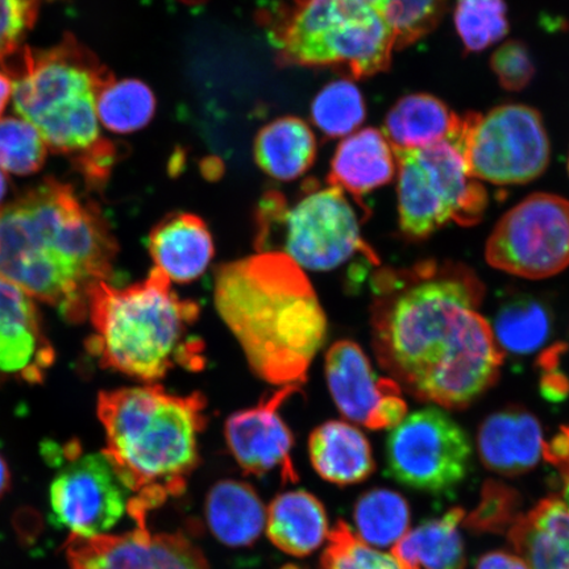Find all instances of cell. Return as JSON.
Masks as SVG:
<instances>
[{"instance_id":"1","label":"cell","mask_w":569,"mask_h":569,"mask_svg":"<svg viewBox=\"0 0 569 569\" xmlns=\"http://www.w3.org/2000/svg\"><path fill=\"white\" fill-rule=\"evenodd\" d=\"M373 288L375 353L401 389L461 410L495 386L503 353L478 310L486 290L471 269L433 261L386 269Z\"/></svg>"},{"instance_id":"2","label":"cell","mask_w":569,"mask_h":569,"mask_svg":"<svg viewBox=\"0 0 569 569\" xmlns=\"http://www.w3.org/2000/svg\"><path fill=\"white\" fill-rule=\"evenodd\" d=\"M117 256L102 210L56 178L0 210V276L71 323L88 317L90 291L110 281Z\"/></svg>"},{"instance_id":"3","label":"cell","mask_w":569,"mask_h":569,"mask_svg":"<svg viewBox=\"0 0 569 569\" xmlns=\"http://www.w3.org/2000/svg\"><path fill=\"white\" fill-rule=\"evenodd\" d=\"M213 300L252 371L276 387H301L322 348L327 319L303 269L258 252L220 266Z\"/></svg>"},{"instance_id":"4","label":"cell","mask_w":569,"mask_h":569,"mask_svg":"<svg viewBox=\"0 0 569 569\" xmlns=\"http://www.w3.org/2000/svg\"><path fill=\"white\" fill-rule=\"evenodd\" d=\"M206 405L199 391L177 396L156 383L99 393L103 455L132 495L127 511L134 523L147 525L149 511L187 489L208 422Z\"/></svg>"},{"instance_id":"5","label":"cell","mask_w":569,"mask_h":569,"mask_svg":"<svg viewBox=\"0 0 569 569\" xmlns=\"http://www.w3.org/2000/svg\"><path fill=\"white\" fill-rule=\"evenodd\" d=\"M3 67L16 78L19 116L54 153L68 156L90 187H102L118 159L117 146L102 138L97 112L111 71L70 33L52 48L23 47Z\"/></svg>"},{"instance_id":"6","label":"cell","mask_w":569,"mask_h":569,"mask_svg":"<svg viewBox=\"0 0 569 569\" xmlns=\"http://www.w3.org/2000/svg\"><path fill=\"white\" fill-rule=\"evenodd\" d=\"M160 269L126 288L109 281L90 291L88 351L106 369L142 382L163 379L176 367H201V341L189 340L199 305L182 300Z\"/></svg>"},{"instance_id":"7","label":"cell","mask_w":569,"mask_h":569,"mask_svg":"<svg viewBox=\"0 0 569 569\" xmlns=\"http://www.w3.org/2000/svg\"><path fill=\"white\" fill-rule=\"evenodd\" d=\"M269 19L281 66L343 68L356 80L390 67L396 36L365 0H293Z\"/></svg>"},{"instance_id":"8","label":"cell","mask_w":569,"mask_h":569,"mask_svg":"<svg viewBox=\"0 0 569 569\" xmlns=\"http://www.w3.org/2000/svg\"><path fill=\"white\" fill-rule=\"evenodd\" d=\"M254 247L258 252L287 254L312 272H330L359 254L379 262L361 237L360 217L347 193L316 180L306 181L295 201L267 191L256 211Z\"/></svg>"},{"instance_id":"9","label":"cell","mask_w":569,"mask_h":569,"mask_svg":"<svg viewBox=\"0 0 569 569\" xmlns=\"http://www.w3.org/2000/svg\"><path fill=\"white\" fill-rule=\"evenodd\" d=\"M398 216L410 239H425L450 222L478 223L487 209L486 188L468 173L451 141L395 151Z\"/></svg>"},{"instance_id":"10","label":"cell","mask_w":569,"mask_h":569,"mask_svg":"<svg viewBox=\"0 0 569 569\" xmlns=\"http://www.w3.org/2000/svg\"><path fill=\"white\" fill-rule=\"evenodd\" d=\"M451 142L475 180L495 184L531 182L550 162L543 119L529 106L505 104L487 116L468 112Z\"/></svg>"},{"instance_id":"11","label":"cell","mask_w":569,"mask_h":569,"mask_svg":"<svg viewBox=\"0 0 569 569\" xmlns=\"http://www.w3.org/2000/svg\"><path fill=\"white\" fill-rule=\"evenodd\" d=\"M472 446L467 432L439 407L411 412L387 440L388 472L396 481L445 493L467 478Z\"/></svg>"},{"instance_id":"12","label":"cell","mask_w":569,"mask_h":569,"mask_svg":"<svg viewBox=\"0 0 569 569\" xmlns=\"http://www.w3.org/2000/svg\"><path fill=\"white\" fill-rule=\"evenodd\" d=\"M490 267L528 280L569 267V201L555 194L525 198L497 223L486 247Z\"/></svg>"},{"instance_id":"13","label":"cell","mask_w":569,"mask_h":569,"mask_svg":"<svg viewBox=\"0 0 569 569\" xmlns=\"http://www.w3.org/2000/svg\"><path fill=\"white\" fill-rule=\"evenodd\" d=\"M68 460L49 489L56 525L71 536H104L127 511L128 490L102 453L82 455L78 443L62 450Z\"/></svg>"},{"instance_id":"14","label":"cell","mask_w":569,"mask_h":569,"mask_svg":"<svg viewBox=\"0 0 569 569\" xmlns=\"http://www.w3.org/2000/svg\"><path fill=\"white\" fill-rule=\"evenodd\" d=\"M326 379L333 402L347 419L382 430L407 417L402 389L393 379L377 376L368 356L351 340H339L326 355Z\"/></svg>"},{"instance_id":"15","label":"cell","mask_w":569,"mask_h":569,"mask_svg":"<svg viewBox=\"0 0 569 569\" xmlns=\"http://www.w3.org/2000/svg\"><path fill=\"white\" fill-rule=\"evenodd\" d=\"M66 552L73 569H210L181 533H152L147 525L120 536H70Z\"/></svg>"},{"instance_id":"16","label":"cell","mask_w":569,"mask_h":569,"mask_svg":"<svg viewBox=\"0 0 569 569\" xmlns=\"http://www.w3.org/2000/svg\"><path fill=\"white\" fill-rule=\"evenodd\" d=\"M300 387H281L258 407L234 412L226 422V439L243 471L254 476L279 472L284 482H297L291 448L293 433L279 415L281 405Z\"/></svg>"},{"instance_id":"17","label":"cell","mask_w":569,"mask_h":569,"mask_svg":"<svg viewBox=\"0 0 569 569\" xmlns=\"http://www.w3.org/2000/svg\"><path fill=\"white\" fill-rule=\"evenodd\" d=\"M54 359L31 297L0 276V383H41Z\"/></svg>"},{"instance_id":"18","label":"cell","mask_w":569,"mask_h":569,"mask_svg":"<svg viewBox=\"0 0 569 569\" xmlns=\"http://www.w3.org/2000/svg\"><path fill=\"white\" fill-rule=\"evenodd\" d=\"M478 447L483 466L498 475L518 476L536 467L543 455V431L521 408L495 412L482 422Z\"/></svg>"},{"instance_id":"19","label":"cell","mask_w":569,"mask_h":569,"mask_svg":"<svg viewBox=\"0 0 569 569\" xmlns=\"http://www.w3.org/2000/svg\"><path fill=\"white\" fill-rule=\"evenodd\" d=\"M148 248L154 268L178 283L199 279L216 252L209 227L190 212H173L161 219L149 232Z\"/></svg>"},{"instance_id":"20","label":"cell","mask_w":569,"mask_h":569,"mask_svg":"<svg viewBox=\"0 0 569 569\" xmlns=\"http://www.w3.org/2000/svg\"><path fill=\"white\" fill-rule=\"evenodd\" d=\"M396 172L395 149L386 134L366 128L340 142L331 161L329 184L359 202L362 196L393 180Z\"/></svg>"},{"instance_id":"21","label":"cell","mask_w":569,"mask_h":569,"mask_svg":"<svg viewBox=\"0 0 569 569\" xmlns=\"http://www.w3.org/2000/svg\"><path fill=\"white\" fill-rule=\"evenodd\" d=\"M507 533L530 569H569V507L559 498L540 501Z\"/></svg>"},{"instance_id":"22","label":"cell","mask_w":569,"mask_h":569,"mask_svg":"<svg viewBox=\"0 0 569 569\" xmlns=\"http://www.w3.org/2000/svg\"><path fill=\"white\" fill-rule=\"evenodd\" d=\"M310 458L316 471L337 486L365 481L375 471V460L365 433L350 423L331 421L310 437Z\"/></svg>"},{"instance_id":"23","label":"cell","mask_w":569,"mask_h":569,"mask_svg":"<svg viewBox=\"0 0 569 569\" xmlns=\"http://www.w3.org/2000/svg\"><path fill=\"white\" fill-rule=\"evenodd\" d=\"M266 525L272 543L291 557H306L329 538L323 505L306 490H293L274 498Z\"/></svg>"},{"instance_id":"24","label":"cell","mask_w":569,"mask_h":569,"mask_svg":"<svg viewBox=\"0 0 569 569\" xmlns=\"http://www.w3.org/2000/svg\"><path fill=\"white\" fill-rule=\"evenodd\" d=\"M253 153L262 172L277 181H295L317 159L316 134L300 118H279L256 134Z\"/></svg>"},{"instance_id":"25","label":"cell","mask_w":569,"mask_h":569,"mask_svg":"<svg viewBox=\"0 0 569 569\" xmlns=\"http://www.w3.org/2000/svg\"><path fill=\"white\" fill-rule=\"evenodd\" d=\"M461 117L440 99L412 94L400 99L388 113L383 134L395 151H407L452 141L459 132Z\"/></svg>"},{"instance_id":"26","label":"cell","mask_w":569,"mask_h":569,"mask_svg":"<svg viewBox=\"0 0 569 569\" xmlns=\"http://www.w3.org/2000/svg\"><path fill=\"white\" fill-rule=\"evenodd\" d=\"M465 510L455 508L408 531L391 551L402 569H465V543L459 525Z\"/></svg>"},{"instance_id":"27","label":"cell","mask_w":569,"mask_h":569,"mask_svg":"<svg viewBox=\"0 0 569 569\" xmlns=\"http://www.w3.org/2000/svg\"><path fill=\"white\" fill-rule=\"evenodd\" d=\"M206 517L213 536L230 547L251 546L267 521L264 505L253 488L233 480L218 482L211 489Z\"/></svg>"},{"instance_id":"28","label":"cell","mask_w":569,"mask_h":569,"mask_svg":"<svg viewBox=\"0 0 569 569\" xmlns=\"http://www.w3.org/2000/svg\"><path fill=\"white\" fill-rule=\"evenodd\" d=\"M492 327L501 352L529 356L543 348L552 333V316L547 306L531 296L508 298L498 308Z\"/></svg>"},{"instance_id":"29","label":"cell","mask_w":569,"mask_h":569,"mask_svg":"<svg viewBox=\"0 0 569 569\" xmlns=\"http://www.w3.org/2000/svg\"><path fill=\"white\" fill-rule=\"evenodd\" d=\"M355 522L362 542L395 546L409 530V505L393 490L375 489L356 503Z\"/></svg>"},{"instance_id":"30","label":"cell","mask_w":569,"mask_h":569,"mask_svg":"<svg viewBox=\"0 0 569 569\" xmlns=\"http://www.w3.org/2000/svg\"><path fill=\"white\" fill-rule=\"evenodd\" d=\"M151 88L139 80H112L98 96L99 123L116 133H131L151 122L156 112Z\"/></svg>"},{"instance_id":"31","label":"cell","mask_w":569,"mask_h":569,"mask_svg":"<svg viewBox=\"0 0 569 569\" xmlns=\"http://www.w3.org/2000/svg\"><path fill=\"white\" fill-rule=\"evenodd\" d=\"M365 98L355 83L333 81L318 92L311 104L312 123L327 138H343L365 122Z\"/></svg>"},{"instance_id":"32","label":"cell","mask_w":569,"mask_h":569,"mask_svg":"<svg viewBox=\"0 0 569 569\" xmlns=\"http://www.w3.org/2000/svg\"><path fill=\"white\" fill-rule=\"evenodd\" d=\"M455 26L466 52H481L507 36V3L505 0H458Z\"/></svg>"},{"instance_id":"33","label":"cell","mask_w":569,"mask_h":569,"mask_svg":"<svg viewBox=\"0 0 569 569\" xmlns=\"http://www.w3.org/2000/svg\"><path fill=\"white\" fill-rule=\"evenodd\" d=\"M387 21L396 49L415 44L439 23L447 0H365Z\"/></svg>"},{"instance_id":"34","label":"cell","mask_w":569,"mask_h":569,"mask_svg":"<svg viewBox=\"0 0 569 569\" xmlns=\"http://www.w3.org/2000/svg\"><path fill=\"white\" fill-rule=\"evenodd\" d=\"M47 152V142L27 120L0 119V168L18 176L38 173Z\"/></svg>"},{"instance_id":"35","label":"cell","mask_w":569,"mask_h":569,"mask_svg":"<svg viewBox=\"0 0 569 569\" xmlns=\"http://www.w3.org/2000/svg\"><path fill=\"white\" fill-rule=\"evenodd\" d=\"M322 569H402L391 555L362 542L345 522H339L329 536Z\"/></svg>"},{"instance_id":"36","label":"cell","mask_w":569,"mask_h":569,"mask_svg":"<svg viewBox=\"0 0 569 569\" xmlns=\"http://www.w3.org/2000/svg\"><path fill=\"white\" fill-rule=\"evenodd\" d=\"M518 495L497 482L483 487L480 507L467 518L469 529L476 531L508 532L517 521Z\"/></svg>"},{"instance_id":"37","label":"cell","mask_w":569,"mask_h":569,"mask_svg":"<svg viewBox=\"0 0 569 569\" xmlns=\"http://www.w3.org/2000/svg\"><path fill=\"white\" fill-rule=\"evenodd\" d=\"M42 6V0H0V63L23 48Z\"/></svg>"},{"instance_id":"38","label":"cell","mask_w":569,"mask_h":569,"mask_svg":"<svg viewBox=\"0 0 569 569\" xmlns=\"http://www.w3.org/2000/svg\"><path fill=\"white\" fill-rule=\"evenodd\" d=\"M490 67L501 87L509 91L523 90L536 74L529 49L521 41L505 42L492 56Z\"/></svg>"},{"instance_id":"39","label":"cell","mask_w":569,"mask_h":569,"mask_svg":"<svg viewBox=\"0 0 569 569\" xmlns=\"http://www.w3.org/2000/svg\"><path fill=\"white\" fill-rule=\"evenodd\" d=\"M543 455L569 482V426L563 427L550 443H545Z\"/></svg>"},{"instance_id":"40","label":"cell","mask_w":569,"mask_h":569,"mask_svg":"<svg viewBox=\"0 0 569 569\" xmlns=\"http://www.w3.org/2000/svg\"><path fill=\"white\" fill-rule=\"evenodd\" d=\"M476 569H530L522 558L509 552L496 551L483 555Z\"/></svg>"},{"instance_id":"41","label":"cell","mask_w":569,"mask_h":569,"mask_svg":"<svg viewBox=\"0 0 569 569\" xmlns=\"http://www.w3.org/2000/svg\"><path fill=\"white\" fill-rule=\"evenodd\" d=\"M13 91V82L9 76L0 73V116H2Z\"/></svg>"},{"instance_id":"42","label":"cell","mask_w":569,"mask_h":569,"mask_svg":"<svg viewBox=\"0 0 569 569\" xmlns=\"http://www.w3.org/2000/svg\"><path fill=\"white\" fill-rule=\"evenodd\" d=\"M11 488V471L7 465L3 455L0 453V500L9 492Z\"/></svg>"},{"instance_id":"43","label":"cell","mask_w":569,"mask_h":569,"mask_svg":"<svg viewBox=\"0 0 569 569\" xmlns=\"http://www.w3.org/2000/svg\"><path fill=\"white\" fill-rule=\"evenodd\" d=\"M7 191H9V181H7V177L0 172V202L3 201Z\"/></svg>"},{"instance_id":"44","label":"cell","mask_w":569,"mask_h":569,"mask_svg":"<svg viewBox=\"0 0 569 569\" xmlns=\"http://www.w3.org/2000/svg\"><path fill=\"white\" fill-rule=\"evenodd\" d=\"M565 502L568 505L569 507V482L567 483V487L565 489Z\"/></svg>"},{"instance_id":"45","label":"cell","mask_w":569,"mask_h":569,"mask_svg":"<svg viewBox=\"0 0 569 569\" xmlns=\"http://www.w3.org/2000/svg\"><path fill=\"white\" fill-rule=\"evenodd\" d=\"M182 2H187V3H201V2H203V0H182Z\"/></svg>"},{"instance_id":"46","label":"cell","mask_w":569,"mask_h":569,"mask_svg":"<svg viewBox=\"0 0 569 569\" xmlns=\"http://www.w3.org/2000/svg\"><path fill=\"white\" fill-rule=\"evenodd\" d=\"M281 569H300V568H298V567H296V566H284V567H283V568H281Z\"/></svg>"},{"instance_id":"47","label":"cell","mask_w":569,"mask_h":569,"mask_svg":"<svg viewBox=\"0 0 569 569\" xmlns=\"http://www.w3.org/2000/svg\"><path fill=\"white\" fill-rule=\"evenodd\" d=\"M568 170H569V160H568Z\"/></svg>"}]
</instances>
